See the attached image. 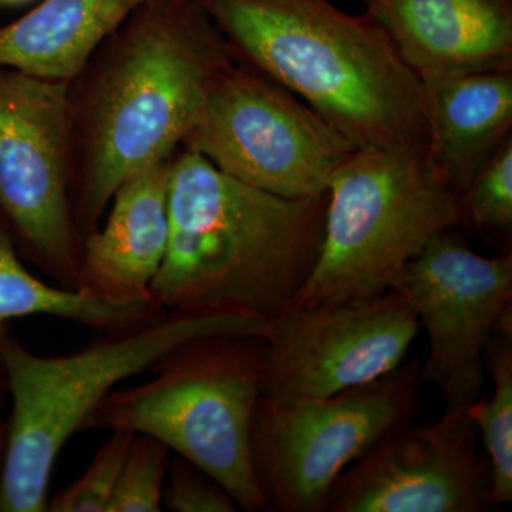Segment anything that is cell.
I'll return each mask as SVG.
<instances>
[{
	"mask_svg": "<svg viewBox=\"0 0 512 512\" xmlns=\"http://www.w3.org/2000/svg\"><path fill=\"white\" fill-rule=\"evenodd\" d=\"M420 360L328 397L261 396L251 424L252 468L269 511L325 512L340 474L387 431L420 412Z\"/></svg>",
	"mask_w": 512,
	"mask_h": 512,
	"instance_id": "7",
	"label": "cell"
},
{
	"mask_svg": "<svg viewBox=\"0 0 512 512\" xmlns=\"http://www.w3.org/2000/svg\"><path fill=\"white\" fill-rule=\"evenodd\" d=\"M467 224L427 146L357 148L328 187L318 261L289 308H332L392 291L433 239Z\"/></svg>",
	"mask_w": 512,
	"mask_h": 512,
	"instance_id": "5",
	"label": "cell"
},
{
	"mask_svg": "<svg viewBox=\"0 0 512 512\" xmlns=\"http://www.w3.org/2000/svg\"><path fill=\"white\" fill-rule=\"evenodd\" d=\"M421 79L512 70V0H363Z\"/></svg>",
	"mask_w": 512,
	"mask_h": 512,
	"instance_id": "13",
	"label": "cell"
},
{
	"mask_svg": "<svg viewBox=\"0 0 512 512\" xmlns=\"http://www.w3.org/2000/svg\"><path fill=\"white\" fill-rule=\"evenodd\" d=\"M146 0H43L0 28V67L40 79L82 76L97 49Z\"/></svg>",
	"mask_w": 512,
	"mask_h": 512,
	"instance_id": "16",
	"label": "cell"
},
{
	"mask_svg": "<svg viewBox=\"0 0 512 512\" xmlns=\"http://www.w3.org/2000/svg\"><path fill=\"white\" fill-rule=\"evenodd\" d=\"M170 466V450L161 441L134 434L124 458L109 512H158Z\"/></svg>",
	"mask_w": 512,
	"mask_h": 512,
	"instance_id": "20",
	"label": "cell"
},
{
	"mask_svg": "<svg viewBox=\"0 0 512 512\" xmlns=\"http://www.w3.org/2000/svg\"><path fill=\"white\" fill-rule=\"evenodd\" d=\"M5 375H3L2 366H0V410H2L3 383H5ZM2 420H0V446H2Z\"/></svg>",
	"mask_w": 512,
	"mask_h": 512,
	"instance_id": "23",
	"label": "cell"
},
{
	"mask_svg": "<svg viewBox=\"0 0 512 512\" xmlns=\"http://www.w3.org/2000/svg\"><path fill=\"white\" fill-rule=\"evenodd\" d=\"M326 210L328 192L281 197L183 148L171 160L170 234L154 301L167 312L276 318L318 261Z\"/></svg>",
	"mask_w": 512,
	"mask_h": 512,
	"instance_id": "2",
	"label": "cell"
},
{
	"mask_svg": "<svg viewBox=\"0 0 512 512\" xmlns=\"http://www.w3.org/2000/svg\"><path fill=\"white\" fill-rule=\"evenodd\" d=\"M181 148L288 198L328 192L332 175L357 150L291 90L238 59L215 83Z\"/></svg>",
	"mask_w": 512,
	"mask_h": 512,
	"instance_id": "8",
	"label": "cell"
},
{
	"mask_svg": "<svg viewBox=\"0 0 512 512\" xmlns=\"http://www.w3.org/2000/svg\"><path fill=\"white\" fill-rule=\"evenodd\" d=\"M72 83L0 73V211L30 258L76 289L83 238L73 217Z\"/></svg>",
	"mask_w": 512,
	"mask_h": 512,
	"instance_id": "9",
	"label": "cell"
},
{
	"mask_svg": "<svg viewBox=\"0 0 512 512\" xmlns=\"http://www.w3.org/2000/svg\"><path fill=\"white\" fill-rule=\"evenodd\" d=\"M134 439L130 431H111L109 439L101 444L92 463L69 487L50 498V512H109L111 500Z\"/></svg>",
	"mask_w": 512,
	"mask_h": 512,
	"instance_id": "21",
	"label": "cell"
},
{
	"mask_svg": "<svg viewBox=\"0 0 512 512\" xmlns=\"http://www.w3.org/2000/svg\"><path fill=\"white\" fill-rule=\"evenodd\" d=\"M163 505L173 512H235L238 504L201 468L177 456L170 461Z\"/></svg>",
	"mask_w": 512,
	"mask_h": 512,
	"instance_id": "22",
	"label": "cell"
},
{
	"mask_svg": "<svg viewBox=\"0 0 512 512\" xmlns=\"http://www.w3.org/2000/svg\"><path fill=\"white\" fill-rule=\"evenodd\" d=\"M421 83L431 164L463 197L512 137V70L444 74Z\"/></svg>",
	"mask_w": 512,
	"mask_h": 512,
	"instance_id": "15",
	"label": "cell"
},
{
	"mask_svg": "<svg viewBox=\"0 0 512 512\" xmlns=\"http://www.w3.org/2000/svg\"><path fill=\"white\" fill-rule=\"evenodd\" d=\"M477 444L470 404L404 421L340 474L325 512L488 511L490 464Z\"/></svg>",
	"mask_w": 512,
	"mask_h": 512,
	"instance_id": "12",
	"label": "cell"
},
{
	"mask_svg": "<svg viewBox=\"0 0 512 512\" xmlns=\"http://www.w3.org/2000/svg\"><path fill=\"white\" fill-rule=\"evenodd\" d=\"M467 224L483 237L511 249L512 137L495 151L463 194Z\"/></svg>",
	"mask_w": 512,
	"mask_h": 512,
	"instance_id": "19",
	"label": "cell"
},
{
	"mask_svg": "<svg viewBox=\"0 0 512 512\" xmlns=\"http://www.w3.org/2000/svg\"><path fill=\"white\" fill-rule=\"evenodd\" d=\"M266 322L235 313L165 312L161 318L67 355L42 356L0 323V366L12 396L2 461L0 512H47L53 470L74 434L87 430L117 384L153 369L187 340L264 338Z\"/></svg>",
	"mask_w": 512,
	"mask_h": 512,
	"instance_id": "4",
	"label": "cell"
},
{
	"mask_svg": "<svg viewBox=\"0 0 512 512\" xmlns=\"http://www.w3.org/2000/svg\"><path fill=\"white\" fill-rule=\"evenodd\" d=\"M394 289L429 338L421 382L441 390L446 410L476 402L483 392L485 349L511 306V249L487 258L450 229L406 265Z\"/></svg>",
	"mask_w": 512,
	"mask_h": 512,
	"instance_id": "10",
	"label": "cell"
},
{
	"mask_svg": "<svg viewBox=\"0 0 512 512\" xmlns=\"http://www.w3.org/2000/svg\"><path fill=\"white\" fill-rule=\"evenodd\" d=\"M420 325L396 289L372 301L288 308L266 322L262 396L328 397L404 363Z\"/></svg>",
	"mask_w": 512,
	"mask_h": 512,
	"instance_id": "11",
	"label": "cell"
},
{
	"mask_svg": "<svg viewBox=\"0 0 512 512\" xmlns=\"http://www.w3.org/2000/svg\"><path fill=\"white\" fill-rule=\"evenodd\" d=\"M173 157L141 168L114 192L104 227L83 238L76 289L111 301H154L151 284L163 264L170 234L168 180Z\"/></svg>",
	"mask_w": 512,
	"mask_h": 512,
	"instance_id": "14",
	"label": "cell"
},
{
	"mask_svg": "<svg viewBox=\"0 0 512 512\" xmlns=\"http://www.w3.org/2000/svg\"><path fill=\"white\" fill-rule=\"evenodd\" d=\"M164 313L156 301H111L79 289L46 284L22 264L12 237L0 228V323L53 316L97 332L119 333L140 328Z\"/></svg>",
	"mask_w": 512,
	"mask_h": 512,
	"instance_id": "17",
	"label": "cell"
},
{
	"mask_svg": "<svg viewBox=\"0 0 512 512\" xmlns=\"http://www.w3.org/2000/svg\"><path fill=\"white\" fill-rule=\"evenodd\" d=\"M103 45L82 93H72L80 150L73 217L82 238L130 175L183 146L237 60L197 0H146Z\"/></svg>",
	"mask_w": 512,
	"mask_h": 512,
	"instance_id": "1",
	"label": "cell"
},
{
	"mask_svg": "<svg viewBox=\"0 0 512 512\" xmlns=\"http://www.w3.org/2000/svg\"><path fill=\"white\" fill-rule=\"evenodd\" d=\"M485 372L493 379L490 397L470 404L478 439L483 441L490 464L491 508L512 500V308L498 320L484 355Z\"/></svg>",
	"mask_w": 512,
	"mask_h": 512,
	"instance_id": "18",
	"label": "cell"
},
{
	"mask_svg": "<svg viewBox=\"0 0 512 512\" xmlns=\"http://www.w3.org/2000/svg\"><path fill=\"white\" fill-rule=\"evenodd\" d=\"M33 2V0H0V8H8V6H20L25 3Z\"/></svg>",
	"mask_w": 512,
	"mask_h": 512,
	"instance_id": "24",
	"label": "cell"
},
{
	"mask_svg": "<svg viewBox=\"0 0 512 512\" xmlns=\"http://www.w3.org/2000/svg\"><path fill=\"white\" fill-rule=\"evenodd\" d=\"M241 62L357 148L427 146L423 83L367 13L329 0H197Z\"/></svg>",
	"mask_w": 512,
	"mask_h": 512,
	"instance_id": "3",
	"label": "cell"
},
{
	"mask_svg": "<svg viewBox=\"0 0 512 512\" xmlns=\"http://www.w3.org/2000/svg\"><path fill=\"white\" fill-rule=\"evenodd\" d=\"M151 370L150 382L114 389L87 429L153 437L214 478L242 510L269 511L251 460L252 417L264 393V339L187 340Z\"/></svg>",
	"mask_w": 512,
	"mask_h": 512,
	"instance_id": "6",
	"label": "cell"
}]
</instances>
